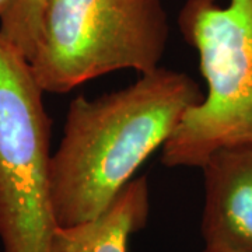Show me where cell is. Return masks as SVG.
<instances>
[{
    "label": "cell",
    "instance_id": "obj_1",
    "mask_svg": "<svg viewBox=\"0 0 252 252\" xmlns=\"http://www.w3.org/2000/svg\"><path fill=\"white\" fill-rule=\"evenodd\" d=\"M203 95L189 74L157 67L125 89L73 99L51 157L58 227L86 223L105 212Z\"/></svg>",
    "mask_w": 252,
    "mask_h": 252
},
{
    "label": "cell",
    "instance_id": "obj_3",
    "mask_svg": "<svg viewBox=\"0 0 252 252\" xmlns=\"http://www.w3.org/2000/svg\"><path fill=\"white\" fill-rule=\"evenodd\" d=\"M170 38L162 0H46L31 72L63 94L104 74L160 67Z\"/></svg>",
    "mask_w": 252,
    "mask_h": 252
},
{
    "label": "cell",
    "instance_id": "obj_8",
    "mask_svg": "<svg viewBox=\"0 0 252 252\" xmlns=\"http://www.w3.org/2000/svg\"><path fill=\"white\" fill-rule=\"evenodd\" d=\"M202 252H245V251H233V250H221V248H210V247H205Z\"/></svg>",
    "mask_w": 252,
    "mask_h": 252
},
{
    "label": "cell",
    "instance_id": "obj_2",
    "mask_svg": "<svg viewBox=\"0 0 252 252\" xmlns=\"http://www.w3.org/2000/svg\"><path fill=\"white\" fill-rule=\"evenodd\" d=\"M178 24L207 90L162 146L161 161L200 168L219 149L252 147V0H187Z\"/></svg>",
    "mask_w": 252,
    "mask_h": 252
},
{
    "label": "cell",
    "instance_id": "obj_9",
    "mask_svg": "<svg viewBox=\"0 0 252 252\" xmlns=\"http://www.w3.org/2000/svg\"><path fill=\"white\" fill-rule=\"evenodd\" d=\"M7 1H9V0H0V13L3 11V9H4V7H6Z\"/></svg>",
    "mask_w": 252,
    "mask_h": 252
},
{
    "label": "cell",
    "instance_id": "obj_5",
    "mask_svg": "<svg viewBox=\"0 0 252 252\" xmlns=\"http://www.w3.org/2000/svg\"><path fill=\"white\" fill-rule=\"evenodd\" d=\"M205 206L200 234L205 247L252 252V147H224L200 167Z\"/></svg>",
    "mask_w": 252,
    "mask_h": 252
},
{
    "label": "cell",
    "instance_id": "obj_7",
    "mask_svg": "<svg viewBox=\"0 0 252 252\" xmlns=\"http://www.w3.org/2000/svg\"><path fill=\"white\" fill-rule=\"evenodd\" d=\"M46 0H9L0 13V32L30 59L41 34Z\"/></svg>",
    "mask_w": 252,
    "mask_h": 252
},
{
    "label": "cell",
    "instance_id": "obj_6",
    "mask_svg": "<svg viewBox=\"0 0 252 252\" xmlns=\"http://www.w3.org/2000/svg\"><path fill=\"white\" fill-rule=\"evenodd\" d=\"M149 212V182L142 175L130 181L98 217L56 227L51 252H127L130 237L147 224Z\"/></svg>",
    "mask_w": 252,
    "mask_h": 252
},
{
    "label": "cell",
    "instance_id": "obj_4",
    "mask_svg": "<svg viewBox=\"0 0 252 252\" xmlns=\"http://www.w3.org/2000/svg\"><path fill=\"white\" fill-rule=\"evenodd\" d=\"M28 59L0 32V241L3 252H51V122Z\"/></svg>",
    "mask_w": 252,
    "mask_h": 252
}]
</instances>
